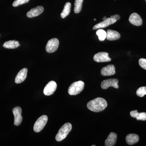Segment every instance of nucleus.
Instances as JSON below:
<instances>
[{"instance_id":"1","label":"nucleus","mask_w":146,"mask_h":146,"mask_svg":"<svg viewBox=\"0 0 146 146\" xmlns=\"http://www.w3.org/2000/svg\"><path fill=\"white\" fill-rule=\"evenodd\" d=\"M108 105L106 101L101 98H98L90 101L87 104L88 109L93 112H98L104 110Z\"/></svg>"},{"instance_id":"2","label":"nucleus","mask_w":146,"mask_h":146,"mask_svg":"<svg viewBox=\"0 0 146 146\" xmlns=\"http://www.w3.org/2000/svg\"><path fill=\"white\" fill-rule=\"evenodd\" d=\"M72 129V124L70 123H67L61 127L56 136V140L60 142L64 140L67 137L69 132Z\"/></svg>"},{"instance_id":"3","label":"nucleus","mask_w":146,"mask_h":146,"mask_svg":"<svg viewBox=\"0 0 146 146\" xmlns=\"http://www.w3.org/2000/svg\"><path fill=\"white\" fill-rule=\"evenodd\" d=\"M84 83L82 81L75 82L69 87L68 92L71 96H75L79 94L83 90Z\"/></svg>"},{"instance_id":"4","label":"nucleus","mask_w":146,"mask_h":146,"mask_svg":"<svg viewBox=\"0 0 146 146\" xmlns=\"http://www.w3.org/2000/svg\"><path fill=\"white\" fill-rule=\"evenodd\" d=\"M48 117L46 115H43L38 118L35 123L34 130L35 132H39L43 129L48 121Z\"/></svg>"},{"instance_id":"5","label":"nucleus","mask_w":146,"mask_h":146,"mask_svg":"<svg viewBox=\"0 0 146 146\" xmlns=\"http://www.w3.org/2000/svg\"><path fill=\"white\" fill-rule=\"evenodd\" d=\"M59 44V41L57 38H53L50 39L46 46V51L47 52L50 53L55 52L58 48Z\"/></svg>"},{"instance_id":"6","label":"nucleus","mask_w":146,"mask_h":146,"mask_svg":"<svg viewBox=\"0 0 146 146\" xmlns=\"http://www.w3.org/2000/svg\"><path fill=\"white\" fill-rule=\"evenodd\" d=\"M119 81L117 79H109L106 80L102 82L101 83V87L103 89H108L109 87H114L115 89L119 88V85L118 83Z\"/></svg>"},{"instance_id":"7","label":"nucleus","mask_w":146,"mask_h":146,"mask_svg":"<svg viewBox=\"0 0 146 146\" xmlns=\"http://www.w3.org/2000/svg\"><path fill=\"white\" fill-rule=\"evenodd\" d=\"M22 109L20 107L17 106L14 108L13 110V113L14 116V124L16 126L21 125L23 121L22 116Z\"/></svg>"},{"instance_id":"8","label":"nucleus","mask_w":146,"mask_h":146,"mask_svg":"<svg viewBox=\"0 0 146 146\" xmlns=\"http://www.w3.org/2000/svg\"><path fill=\"white\" fill-rule=\"evenodd\" d=\"M94 60L98 63L101 62H109L111 59L108 56V53L106 52H100L94 55Z\"/></svg>"},{"instance_id":"9","label":"nucleus","mask_w":146,"mask_h":146,"mask_svg":"<svg viewBox=\"0 0 146 146\" xmlns=\"http://www.w3.org/2000/svg\"><path fill=\"white\" fill-rule=\"evenodd\" d=\"M57 84L54 81H50L45 86L44 93L46 96H49L52 95L56 90Z\"/></svg>"},{"instance_id":"10","label":"nucleus","mask_w":146,"mask_h":146,"mask_svg":"<svg viewBox=\"0 0 146 146\" xmlns=\"http://www.w3.org/2000/svg\"><path fill=\"white\" fill-rule=\"evenodd\" d=\"M117 22L116 20L113 18H108L106 20L101 22L97 24L93 27V30H96L97 29L104 28L109 26L110 25L115 23Z\"/></svg>"},{"instance_id":"11","label":"nucleus","mask_w":146,"mask_h":146,"mask_svg":"<svg viewBox=\"0 0 146 146\" xmlns=\"http://www.w3.org/2000/svg\"><path fill=\"white\" fill-rule=\"evenodd\" d=\"M44 11V7L41 6H39L32 9L31 10L27 13V16L29 18H34L42 14Z\"/></svg>"},{"instance_id":"12","label":"nucleus","mask_w":146,"mask_h":146,"mask_svg":"<svg viewBox=\"0 0 146 146\" xmlns=\"http://www.w3.org/2000/svg\"><path fill=\"white\" fill-rule=\"evenodd\" d=\"M129 22L136 26H140L143 24V20L139 14L137 13H132L129 17Z\"/></svg>"},{"instance_id":"13","label":"nucleus","mask_w":146,"mask_h":146,"mask_svg":"<svg viewBox=\"0 0 146 146\" xmlns=\"http://www.w3.org/2000/svg\"><path fill=\"white\" fill-rule=\"evenodd\" d=\"M115 72V65H109L104 67L101 72V74L103 76L114 75Z\"/></svg>"},{"instance_id":"14","label":"nucleus","mask_w":146,"mask_h":146,"mask_svg":"<svg viewBox=\"0 0 146 146\" xmlns=\"http://www.w3.org/2000/svg\"><path fill=\"white\" fill-rule=\"evenodd\" d=\"M27 72L28 70L27 68H25L22 69L16 76L15 80V82L17 84H19L25 81L27 78Z\"/></svg>"},{"instance_id":"15","label":"nucleus","mask_w":146,"mask_h":146,"mask_svg":"<svg viewBox=\"0 0 146 146\" xmlns=\"http://www.w3.org/2000/svg\"><path fill=\"white\" fill-rule=\"evenodd\" d=\"M117 135L114 132H111L105 142L106 146H114L117 141Z\"/></svg>"},{"instance_id":"16","label":"nucleus","mask_w":146,"mask_h":146,"mask_svg":"<svg viewBox=\"0 0 146 146\" xmlns=\"http://www.w3.org/2000/svg\"><path fill=\"white\" fill-rule=\"evenodd\" d=\"M121 37L120 33L118 32L112 30L108 29L107 30L106 39L109 41H114L118 40Z\"/></svg>"},{"instance_id":"17","label":"nucleus","mask_w":146,"mask_h":146,"mask_svg":"<svg viewBox=\"0 0 146 146\" xmlns=\"http://www.w3.org/2000/svg\"><path fill=\"white\" fill-rule=\"evenodd\" d=\"M125 140L128 145H133L138 143L139 140V137L137 134L131 133L126 136Z\"/></svg>"},{"instance_id":"18","label":"nucleus","mask_w":146,"mask_h":146,"mask_svg":"<svg viewBox=\"0 0 146 146\" xmlns=\"http://www.w3.org/2000/svg\"><path fill=\"white\" fill-rule=\"evenodd\" d=\"M20 44L18 41L16 40H10L5 42L3 46L5 48L15 49L20 46Z\"/></svg>"},{"instance_id":"19","label":"nucleus","mask_w":146,"mask_h":146,"mask_svg":"<svg viewBox=\"0 0 146 146\" xmlns=\"http://www.w3.org/2000/svg\"><path fill=\"white\" fill-rule=\"evenodd\" d=\"M71 4L68 2L65 3L63 11L60 14V16L62 18H65L70 14L71 11Z\"/></svg>"},{"instance_id":"20","label":"nucleus","mask_w":146,"mask_h":146,"mask_svg":"<svg viewBox=\"0 0 146 146\" xmlns=\"http://www.w3.org/2000/svg\"><path fill=\"white\" fill-rule=\"evenodd\" d=\"M83 0H76L74 3V11L76 13H78L80 12L82 8Z\"/></svg>"},{"instance_id":"21","label":"nucleus","mask_w":146,"mask_h":146,"mask_svg":"<svg viewBox=\"0 0 146 146\" xmlns=\"http://www.w3.org/2000/svg\"><path fill=\"white\" fill-rule=\"evenodd\" d=\"M97 35L98 36L100 41H104L107 36V33L103 29H99L96 32Z\"/></svg>"},{"instance_id":"22","label":"nucleus","mask_w":146,"mask_h":146,"mask_svg":"<svg viewBox=\"0 0 146 146\" xmlns=\"http://www.w3.org/2000/svg\"><path fill=\"white\" fill-rule=\"evenodd\" d=\"M136 95L139 97H144L146 95V86H142L137 89Z\"/></svg>"},{"instance_id":"23","label":"nucleus","mask_w":146,"mask_h":146,"mask_svg":"<svg viewBox=\"0 0 146 146\" xmlns=\"http://www.w3.org/2000/svg\"><path fill=\"white\" fill-rule=\"evenodd\" d=\"M29 1L30 0H15L13 2L12 5L14 7H17L18 6L28 3Z\"/></svg>"},{"instance_id":"24","label":"nucleus","mask_w":146,"mask_h":146,"mask_svg":"<svg viewBox=\"0 0 146 146\" xmlns=\"http://www.w3.org/2000/svg\"><path fill=\"white\" fill-rule=\"evenodd\" d=\"M136 119L137 120H141V121H146V112H138L137 115Z\"/></svg>"},{"instance_id":"25","label":"nucleus","mask_w":146,"mask_h":146,"mask_svg":"<svg viewBox=\"0 0 146 146\" xmlns=\"http://www.w3.org/2000/svg\"><path fill=\"white\" fill-rule=\"evenodd\" d=\"M139 64L140 66L143 69L146 70V59L145 58H141L139 60Z\"/></svg>"},{"instance_id":"26","label":"nucleus","mask_w":146,"mask_h":146,"mask_svg":"<svg viewBox=\"0 0 146 146\" xmlns=\"http://www.w3.org/2000/svg\"><path fill=\"white\" fill-rule=\"evenodd\" d=\"M138 113V111H137V110H135L131 111V112H130V114L131 117L133 118H136L137 117Z\"/></svg>"},{"instance_id":"27","label":"nucleus","mask_w":146,"mask_h":146,"mask_svg":"<svg viewBox=\"0 0 146 146\" xmlns=\"http://www.w3.org/2000/svg\"><path fill=\"white\" fill-rule=\"evenodd\" d=\"M110 18H113L116 21H119L120 19V16L119 15H118V14H115L114 16H112L110 17Z\"/></svg>"},{"instance_id":"28","label":"nucleus","mask_w":146,"mask_h":146,"mask_svg":"<svg viewBox=\"0 0 146 146\" xmlns=\"http://www.w3.org/2000/svg\"><path fill=\"white\" fill-rule=\"evenodd\" d=\"M106 19H107V18H106V16H105V17H104V18H102V20H104V21H105V20H106Z\"/></svg>"},{"instance_id":"29","label":"nucleus","mask_w":146,"mask_h":146,"mask_svg":"<svg viewBox=\"0 0 146 146\" xmlns=\"http://www.w3.org/2000/svg\"><path fill=\"white\" fill-rule=\"evenodd\" d=\"M96 19H94V21H96Z\"/></svg>"},{"instance_id":"30","label":"nucleus","mask_w":146,"mask_h":146,"mask_svg":"<svg viewBox=\"0 0 146 146\" xmlns=\"http://www.w3.org/2000/svg\"><path fill=\"white\" fill-rule=\"evenodd\" d=\"M92 146H95L96 145H92Z\"/></svg>"},{"instance_id":"31","label":"nucleus","mask_w":146,"mask_h":146,"mask_svg":"<svg viewBox=\"0 0 146 146\" xmlns=\"http://www.w3.org/2000/svg\"></svg>"}]
</instances>
